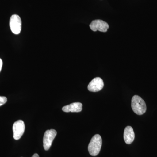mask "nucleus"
Returning <instances> with one entry per match:
<instances>
[{"instance_id": "20e7f679", "label": "nucleus", "mask_w": 157, "mask_h": 157, "mask_svg": "<svg viewBox=\"0 0 157 157\" xmlns=\"http://www.w3.org/2000/svg\"><path fill=\"white\" fill-rule=\"evenodd\" d=\"M10 27L11 32L15 35H18L21 30V21L17 14H13L10 19Z\"/></svg>"}, {"instance_id": "39448f33", "label": "nucleus", "mask_w": 157, "mask_h": 157, "mask_svg": "<svg viewBox=\"0 0 157 157\" xmlns=\"http://www.w3.org/2000/svg\"><path fill=\"white\" fill-rule=\"evenodd\" d=\"M25 130L24 122L22 120H18L14 122L13 126V137L18 140L21 138Z\"/></svg>"}, {"instance_id": "f257e3e1", "label": "nucleus", "mask_w": 157, "mask_h": 157, "mask_svg": "<svg viewBox=\"0 0 157 157\" xmlns=\"http://www.w3.org/2000/svg\"><path fill=\"white\" fill-rule=\"evenodd\" d=\"M132 107L133 111L139 115L144 114L147 110L145 102L142 98L137 95H135L132 98Z\"/></svg>"}, {"instance_id": "f8f14e48", "label": "nucleus", "mask_w": 157, "mask_h": 157, "mask_svg": "<svg viewBox=\"0 0 157 157\" xmlns=\"http://www.w3.org/2000/svg\"><path fill=\"white\" fill-rule=\"evenodd\" d=\"M32 157H39V155L37 153L34 154L33 155V156Z\"/></svg>"}, {"instance_id": "9b49d317", "label": "nucleus", "mask_w": 157, "mask_h": 157, "mask_svg": "<svg viewBox=\"0 0 157 157\" xmlns=\"http://www.w3.org/2000/svg\"><path fill=\"white\" fill-rule=\"evenodd\" d=\"M3 62L2 60L0 59V72H1V70H2V67Z\"/></svg>"}, {"instance_id": "7ed1b4c3", "label": "nucleus", "mask_w": 157, "mask_h": 157, "mask_svg": "<svg viewBox=\"0 0 157 157\" xmlns=\"http://www.w3.org/2000/svg\"><path fill=\"white\" fill-rule=\"evenodd\" d=\"M57 135V132L54 129L47 130L43 137V147L44 149L48 151L50 148L52 142Z\"/></svg>"}, {"instance_id": "423d86ee", "label": "nucleus", "mask_w": 157, "mask_h": 157, "mask_svg": "<svg viewBox=\"0 0 157 157\" xmlns=\"http://www.w3.org/2000/svg\"><path fill=\"white\" fill-rule=\"evenodd\" d=\"M90 27L94 32L99 31L105 33L109 29V26L107 22L102 20H95L93 21L91 23Z\"/></svg>"}, {"instance_id": "f03ea898", "label": "nucleus", "mask_w": 157, "mask_h": 157, "mask_svg": "<svg viewBox=\"0 0 157 157\" xmlns=\"http://www.w3.org/2000/svg\"><path fill=\"white\" fill-rule=\"evenodd\" d=\"M102 140L101 135H96L93 136L88 145L90 154L93 156L98 155L101 151Z\"/></svg>"}, {"instance_id": "6e6552de", "label": "nucleus", "mask_w": 157, "mask_h": 157, "mask_svg": "<svg viewBox=\"0 0 157 157\" xmlns=\"http://www.w3.org/2000/svg\"><path fill=\"white\" fill-rule=\"evenodd\" d=\"M135 138V133L133 128L129 126L126 127L124 133V138L125 142L127 144H131L134 141Z\"/></svg>"}, {"instance_id": "0eeeda50", "label": "nucleus", "mask_w": 157, "mask_h": 157, "mask_svg": "<svg viewBox=\"0 0 157 157\" xmlns=\"http://www.w3.org/2000/svg\"><path fill=\"white\" fill-rule=\"evenodd\" d=\"M104 86L103 79L100 77L94 78L88 86V89L90 92H97L100 91Z\"/></svg>"}, {"instance_id": "1a4fd4ad", "label": "nucleus", "mask_w": 157, "mask_h": 157, "mask_svg": "<svg viewBox=\"0 0 157 157\" xmlns=\"http://www.w3.org/2000/svg\"><path fill=\"white\" fill-rule=\"evenodd\" d=\"M82 109V104L79 102L72 103L63 107L62 110L65 112H80Z\"/></svg>"}, {"instance_id": "9d476101", "label": "nucleus", "mask_w": 157, "mask_h": 157, "mask_svg": "<svg viewBox=\"0 0 157 157\" xmlns=\"http://www.w3.org/2000/svg\"><path fill=\"white\" fill-rule=\"evenodd\" d=\"M7 101V99L6 97L0 96V106H2L6 104Z\"/></svg>"}]
</instances>
